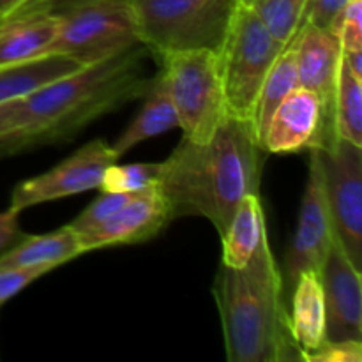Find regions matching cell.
Returning <instances> with one entry per match:
<instances>
[{"label":"cell","instance_id":"4fadbf2b","mask_svg":"<svg viewBox=\"0 0 362 362\" xmlns=\"http://www.w3.org/2000/svg\"><path fill=\"white\" fill-rule=\"evenodd\" d=\"M172 221L170 207L158 186L134 193L124 207L95 228L80 233L81 253L103 247L141 244L154 239Z\"/></svg>","mask_w":362,"mask_h":362},{"label":"cell","instance_id":"d4e9b609","mask_svg":"<svg viewBox=\"0 0 362 362\" xmlns=\"http://www.w3.org/2000/svg\"><path fill=\"white\" fill-rule=\"evenodd\" d=\"M133 194L134 193H110V191H103L80 216H76L69 223V226L78 235L88 232V230L105 223L108 218H112L120 207H124L129 202Z\"/></svg>","mask_w":362,"mask_h":362},{"label":"cell","instance_id":"7c38bea8","mask_svg":"<svg viewBox=\"0 0 362 362\" xmlns=\"http://www.w3.org/2000/svg\"><path fill=\"white\" fill-rule=\"evenodd\" d=\"M292 45L296 52L299 85L320 98L324 105L325 131L336 140L338 133H336L334 98L339 64H341L339 37L329 28H320L310 21H304L296 37L292 39Z\"/></svg>","mask_w":362,"mask_h":362},{"label":"cell","instance_id":"8fae6325","mask_svg":"<svg viewBox=\"0 0 362 362\" xmlns=\"http://www.w3.org/2000/svg\"><path fill=\"white\" fill-rule=\"evenodd\" d=\"M320 283L325 303V339L362 341V276L345 251L332 240Z\"/></svg>","mask_w":362,"mask_h":362},{"label":"cell","instance_id":"d6986e66","mask_svg":"<svg viewBox=\"0 0 362 362\" xmlns=\"http://www.w3.org/2000/svg\"><path fill=\"white\" fill-rule=\"evenodd\" d=\"M221 237V264L226 267H244L253 258L260 244L267 239L265 212L260 194H247L233 212Z\"/></svg>","mask_w":362,"mask_h":362},{"label":"cell","instance_id":"5bb4252c","mask_svg":"<svg viewBox=\"0 0 362 362\" xmlns=\"http://www.w3.org/2000/svg\"><path fill=\"white\" fill-rule=\"evenodd\" d=\"M336 140L325 131L320 98L299 85L272 115L264 134V151L267 154H297L310 148H329Z\"/></svg>","mask_w":362,"mask_h":362},{"label":"cell","instance_id":"ac0fdd59","mask_svg":"<svg viewBox=\"0 0 362 362\" xmlns=\"http://www.w3.org/2000/svg\"><path fill=\"white\" fill-rule=\"evenodd\" d=\"M288 311L293 341L308 357L325 341L324 290L317 272L299 276L290 293Z\"/></svg>","mask_w":362,"mask_h":362},{"label":"cell","instance_id":"484cf974","mask_svg":"<svg viewBox=\"0 0 362 362\" xmlns=\"http://www.w3.org/2000/svg\"><path fill=\"white\" fill-rule=\"evenodd\" d=\"M329 30L339 37L343 53L362 52V0H350L336 14Z\"/></svg>","mask_w":362,"mask_h":362},{"label":"cell","instance_id":"e575fe53","mask_svg":"<svg viewBox=\"0 0 362 362\" xmlns=\"http://www.w3.org/2000/svg\"><path fill=\"white\" fill-rule=\"evenodd\" d=\"M257 0H239V4H244V6H253Z\"/></svg>","mask_w":362,"mask_h":362},{"label":"cell","instance_id":"4dcf8cb0","mask_svg":"<svg viewBox=\"0 0 362 362\" xmlns=\"http://www.w3.org/2000/svg\"><path fill=\"white\" fill-rule=\"evenodd\" d=\"M20 212L7 211L0 212V253L9 250L13 244H16L25 235L20 226Z\"/></svg>","mask_w":362,"mask_h":362},{"label":"cell","instance_id":"7402d4cb","mask_svg":"<svg viewBox=\"0 0 362 362\" xmlns=\"http://www.w3.org/2000/svg\"><path fill=\"white\" fill-rule=\"evenodd\" d=\"M334 117L338 136L362 147V78L354 74L343 55L336 85Z\"/></svg>","mask_w":362,"mask_h":362},{"label":"cell","instance_id":"9a60e30c","mask_svg":"<svg viewBox=\"0 0 362 362\" xmlns=\"http://www.w3.org/2000/svg\"><path fill=\"white\" fill-rule=\"evenodd\" d=\"M144 98L145 103L138 115L112 145L117 158L127 154L131 148L148 138H154L173 127H179V117H177L175 106H173L172 95H170L165 71L161 67L151 78V85Z\"/></svg>","mask_w":362,"mask_h":362},{"label":"cell","instance_id":"52a82bcc","mask_svg":"<svg viewBox=\"0 0 362 362\" xmlns=\"http://www.w3.org/2000/svg\"><path fill=\"white\" fill-rule=\"evenodd\" d=\"M59 16L49 55L69 57L80 66L99 62L138 45L129 0H92Z\"/></svg>","mask_w":362,"mask_h":362},{"label":"cell","instance_id":"5b68a950","mask_svg":"<svg viewBox=\"0 0 362 362\" xmlns=\"http://www.w3.org/2000/svg\"><path fill=\"white\" fill-rule=\"evenodd\" d=\"M286 46L271 34L253 7L244 4L237 6L228 32L218 49L228 115L253 122L262 85Z\"/></svg>","mask_w":362,"mask_h":362},{"label":"cell","instance_id":"2e32d148","mask_svg":"<svg viewBox=\"0 0 362 362\" xmlns=\"http://www.w3.org/2000/svg\"><path fill=\"white\" fill-rule=\"evenodd\" d=\"M59 30L57 14H27L0 23V66L49 55Z\"/></svg>","mask_w":362,"mask_h":362},{"label":"cell","instance_id":"3957f363","mask_svg":"<svg viewBox=\"0 0 362 362\" xmlns=\"http://www.w3.org/2000/svg\"><path fill=\"white\" fill-rule=\"evenodd\" d=\"M212 296L230 362L306 361L290 331L281 269L269 239L244 267L219 265Z\"/></svg>","mask_w":362,"mask_h":362},{"label":"cell","instance_id":"4316f807","mask_svg":"<svg viewBox=\"0 0 362 362\" xmlns=\"http://www.w3.org/2000/svg\"><path fill=\"white\" fill-rule=\"evenodd\" d=\"M48 272L49 269H45V267L0 269V308H2L7 300L13 299L14 296L23 292L30 283H34L35 279L42 278V276L48 274Z\"/></svg>","mask_w":362,"mask_h":362},{"label":"cell","instance_id":"6da1fadb","mask_svg":"<svg viewBox=\"0 0 362 362\" xmlns=\"http://www.w3.org/2000/svg\"><path fill=\"white\" fill-rule=\"evenodd\" d=\"M265 154L253 122L233 115H226L207 141L182 136L159 163L156 182L172 221L200 216L223 235L243 198L260 194Z\"/></svg>","mask_w":362,"mask_h":362},{"label":"cell","instance_id":"d6a6232c","mask_svg":"<svg viewBox=\"0 0 362 362\" xmlns=\"http://www.w3.org/2000/svg\"><path fill=\"white\" fill-rule=\"evenodd\" d=\"M343 60L349 64L350 69L354 71V74L362 78V52H350V53H343Z\"/></svg>","mask_w":362,"mask_h":362},{"label":"cell","instance_id":"ffe728a7","mask_svg":"<svg viewBox=\"0 0 362 362\" xmlns=\"http://www.w3.org/2000/svg\"><path fill=\"white\" fill-rule=\"evenodd\" d=\"M78 67H81L80 64L62 55H45L28 62L0 66V105L25 98L35 88L66 76Z\"/></svg>","mask_w":362,"mask_h":362},{"label":"cell","instance_id":"e0dca14e","mask_svg":"<svg viewBox=\"0 0 362 362\" xmlns=\"http://www.w3.org/2000/svg\"><path fill=\"white\" fill-rule=\"evenodd\" d=\"M81 253L78 233L69 225L42 235H23L9 250L0 253V269L55 267L78 258Z\"/></svg>","mask_w":362,"mask_h":362},{"label":"cell","instance_id":"277c9868","mask_svg":"<svg viewBox=\"0 0 362 362\" xmlns=\"http://www.w3.org/2000/svg\"><path fill=\"white\" fill-rule=\"evenodd\" d=\"M136 37L156 59L191 49L218 52L239 0H129Z\"/></svg>","mask_w":362,"mask_h":362},{"label":"cell","instance_id":"ba28073f","mask_svg":"<svg viewBox=\"0 0 362 362\" xmlns=\"http://www.w3.org/2000/svg\"><path fill=\"white\" fill-rule=\"evenodd\" d=\"M313 151L320 163L334 240L362 271V147L338 136L329 148Z\"/></svg>","mask_w":362,"mask_h":362},{"label":"cell","instance_id":"603a6c76","mask_svg":"<svg viewBox=\"0 0 362 362\" xmlns=\"http://www.w3.org/2000/svg\"><path fill=\"white\" fill-rule=\"evenodd\" d=\"M308 0H257L253 11L271 34L283 45H290L304 23Z\"/></svg>","mask_w":362,"mask_h":362},{"label":"cell","instance_id":"30bf717a","mask_svg":"<svg viewBox=\"0 0 362 362\" xmlns=\"http://www.w3.org/2000/svg\"><path fill=\"white\" fill-rule=\"evenodd\" d=\"M117 159L112 145L105 140L88 141L52 170L18 184L11 194L9 209L21 212L32 205L99 189L106 170Z\"/></svg>","mask_w":362,"mask_h":362},{"label":"cell","instance_id":"7a4b0ae2","mask_svg":"<svg viewBox=\"0 0 362 362\" xmlns=\"http://www.w3.org/2000/svg\"><path fill=\"white\" fill-rule=\"evenodd\" d=\"M148 55L138 42L20 98L13 129L0 134V158L69 140L94 120L144 98L151 85Z\"/></svg>","mask_w":362,"mask_h":362},{"label":"cell","instance_id":"cb8c5ba5","mask_svg":"<svg viewBox=\"0 0 362 362\" xmlns=\"http://www.w3.org/2000/svg\"><path fill=\"white\" fill-rule=\"evenodd\" d=\"M159 163H131V165H117L113 163L106 170L101 191L110 193H140L158 182Z\"/></svg>","mask_w":362,"mask_h":362},{"label":"cell","instance_id":"9c48e42d","mask_svg":"<svg viewBox=\"0 0 362 362\" xmlns=\"http://www.w3.org/2000/svg\"><path fill=\"white\" fill-rule=\"evenodd\" d=\"M334 240L331 216H329L327 200H325L324 180H322L320 163L317 152L310 151V170L300 204L297 228L283 262L281 278L286 300L290 299L293 285L304 272H317L324 265L327 251Z\"/></svg>","mask_w":362,"mask_h":362},{"label":"cell","instance_id":"f546056e","mask_svg":"<svg viewBox=\"0 0 362 362\" xmlns=\"http://www.w3.org/2000/svg\"><path fill=\"white\" fill-rule=\"evenodd\" d=\"M87 2H92V0H27L7 20L18 16H27V14H60L64 11L73 9V7Z\"/></svg>","mask_w":362,"mask_h":362},{"label":"cell","instance_id":"836d02e7","mask_svg":"<svg viewBox=\"0 0 362 362\" xmlns=\"http://www.w3.org/2000/svg\"><path fill=\"white\" fill-rule=\"evenodd\" d=\"M23 2L27 0H0V23L6 21Z\"/></svg>","mask_w":362,"mask_h":362},{"label":"cell","instance_id":"f1b7e54d","mask_svg":"<svg viewBox=\"0 0 362 362\" xmlns=\"http://www.w3.org/2000/svg\"><path fill=\"white\" fill-rule=\"evenodd\" d=\"M349 2L350 0H308L304 21H310L320 28H329L336 14Z\"/></svg>","mask_w":362,"mask_h":362},{"label":"cell","instance_id":"1f68e13d","mask_svg":"<svg viewBox=\"0 0 362 362\" xmlns=\"http://www.w3.org/2000/svg\"><path fill=\"white\" fill-rule=\"evenodd\" d=\"M18 106H20V98L0 105V134L13 129L14 119H16L18 113Z\"/></svg>","mask_w":362,"mask_h":362},{"label":"cell","instance_id":"44dd1931","mask_svg":"<svg viewBox=\"0 0 362 362\" xmlns=\"http://www.w3.org/2000/svg\"><path fill=\"white\" fill-rule=\"evenodd\" d=\"M297 87H299V80H297L296 52H293V45L290 42L279 53L274 66L269 71L267 78H265L264 85H262L260 94H258L257 106H255L253 127L262 148H264V134L267 131L272 115H274L278 106L283 103V99Z\"/></svg>","mask_w":362,"mask_h":362},{"label":"cell","instance_id":"8992f818","mask_svg":"<svg viewBox=\"0 0 362 362\" xmlns=\"http://www.w3.org/2000/svg\"><path fill=\"white\" fill-rule=\"evenodd\" d=\"M168 81L179 127L191 141H207L225 120L226 103L218 52L191 49L159 59Z\"/></svg>","mask_w":362,"mask_h":362},{"label":"cell","instance_id":"83f0119b","mask_svg":"<svg viewBox=\"0 0 362 362\" xmlns=\"http://www.w3.org/2000/svg\"><path fill=\"white\" fill-rule=\"evenodd\" d=\"M310 362H361L362 341H327L306 357Z\"/></svg>","mask_w":362,"mask_h":362}]
</instances>
